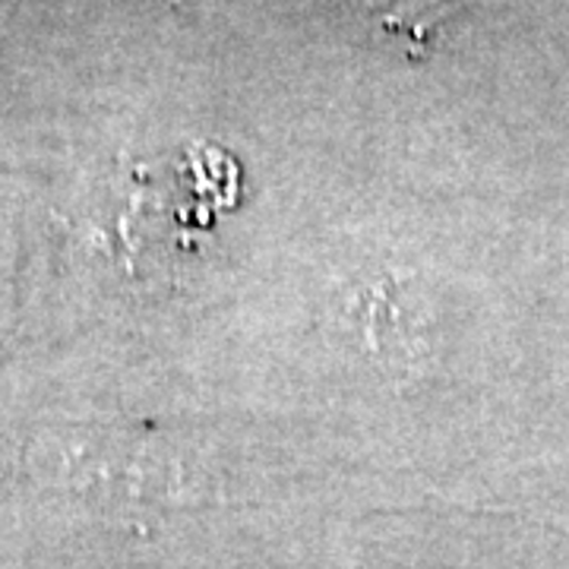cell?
I'll return each instance as SVG.
<instances>
[{"label": "cell", "mask_w": 569, "mask_h": 569, "mask_svg": "<svg viewBox=\"0 0 569 569\" xmlns=\"http://www.w3.org/2000/svg\"><path fill=\"white\" fill-rule=\"evenodd\" d=\"M367 20H373L383 32L399 36L408 44H430L437 26L447 20V0H348Z\"/></svg>", "instance_id": "6da1fadb"}]
</instances>
